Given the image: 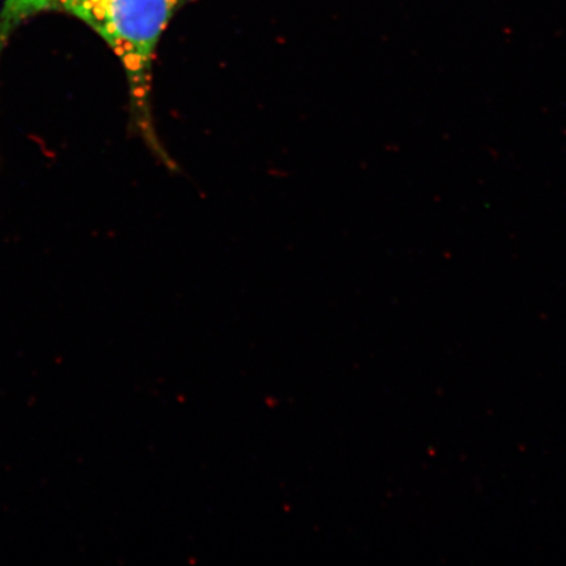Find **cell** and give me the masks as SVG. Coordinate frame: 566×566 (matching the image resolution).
I'll use <instances>...</instances> for the list:
<instances>
[{"mask_svg":"<svg viewBox=\"0 0 566 566\" xmlns=\"http://www.w3.org/2000/svg\"><path fill=\"white\" fill-rule=\"evenodd\" d=\"M192 0H54L53 10L92 28L119 61L129 88L134 129L158 158L171 165L153 122L154 62L163 33Z\"/></svg>","mask_w":566,"mask_h":566,"instance_id":"1","label":"cell"},{"mask_svg":"<svg viewBox=\"0 0 566 566\" xmlns=\"http://www.w3.org/2000/svg\"><path fill=\"white\" fill-rule=\"evenodd\" d=\"M54 0H4L0 10V44L28 18L53 10Z\"/></svg>","mask_w":566,"mask_h":566,"instance_id":"2","label":"cell"}]
</instances>
